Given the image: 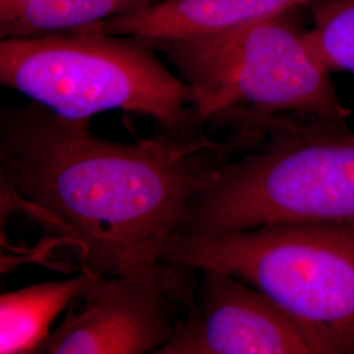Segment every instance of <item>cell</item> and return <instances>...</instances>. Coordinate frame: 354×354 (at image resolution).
Wrapping results in <instances>:
<instances>
[{
    "instance_id": "obj_1",
    "label": "cell",
    "mask_w": 354,
    "mask_h": 354,
    "mask_svg": "<svg viewBox=\"0 0 354 354\" xmlns=\"http://www.w3.org/2000/svg\"><path fill=\"white\" fill-rule=\"evenodd\" d=\"M89 127L32 100L1 109V189L75 247L82 270L118 276L163 266L194 200L245 131L218 142L203 125L162 129L122 143Z\"/></svg>"
},
{
    "instance_id": "obj_2",
    "label": "cell",
    "mask_w": 354,
    "mask_h": 354,
    "mask_svg": "<svg viewBox=\"0 0 354 354\" xmlns=\"http://www.w3.org/2000/svg\"><path fill=\"white\" fill-rule=\"evenodd\" d=\"M256 127L266 140L209 178L181 236H218L277 223H354V134L298 114H228L223 127Z\"/></svg>"
},
{
    "instance_id": "obj_3",
    "label": "cell",
    "mask_w": 354,
    "mask_h": 354,
    "mask_svg": "<svg viewBox=\"0 0 354 354\" xmlns=\"http://www.w3.org/2000/svg\"><path fill=\"white\" fill-rule=\"evenodd\" d=\"M146 38L92 26L0 39V82L51 112L91 120L108 111L149 117L167 130L205 127L189 86Z\"/></svg>"
},
{
    "instance_id": "obj_4",
    "label": "cell",
    "mask_w": 354,
    "mask_h": 354,
    "mask_svg": "<svg viewBox=\"0 0 354 354\" xmlns=\"http://www.w3.org/2000/svg\"><path fill=\"white\" fill-rule=\"evenodd\" d=\"M301 10L214 35L147 41L189 86L205 125L238 112L346 125L349 111L299 23Z\"/></svg>"
},
{
    "instance_id": "obj_5",
    "label": "cell",
    "mask_w": 354,
    "mask_h": 354,
    "mask_svg": "<svg viewBox=\"0 0 354 354\" xmlns=\"http://www.w3.org/2000/svg\"><path fill=\"white\" fill-rule=\"evenodd\" d=\"M163 266L213 268L245 281L354 353V223H277L218 236H178Z\"/></svg>"
},
{
    "instance_id": "obj_6",
    "label": "cell",
    "mask_w": 354,
    "mask_h": 354,
    "mask_svg": "<svg viewBox=\"0 0 354 354\" xmlns=\"http://www.w3.org/2000/svg\"><path fill=\"white\" fill-rule=\"evenodd\" d=\"M185 319L158 354H335L317 329L227 272L203 268Z\"/></svg>"
},
{
    "instance_id": "obj_7",
    "label": "cell",
    "mask_w": 354,
    "mask_h": 354,
    "mask_svg": "<svg viewBox=\"0 0 354 354\" xmlns=\"http://www.w3.org/2000/svg\"><path fill=\"white\" fill-rule=\"evenodd\" d=\"M162 266L97 276L38 354H158L174 337Z\"/></svg>"
},
{
    "instance_id": "obj_8",
    "label": "cell",
    "mask_w": 354,
    "mask_h": 354,
    "mask_svg": "<svg viewBox=\"0 0 354 354\" xmlns=\"http://www.w3.org/2000/svg\"><path fill=\"white\" fill-rule=\"evenodd\" d=\"M315 0H163L134 12L91 24L109 35L146 39L214 35L279 13L307 8Z\"/></svg>"
},
{
    "instance_id": "obj_9",
    "label": "cell",
    "mask_w": 354,
    "mask_h": 354,
    "mask_svg": "<svg viewBox=\"0 0 354 354\" xmlns=\"http://www.w3.org/2000/svg\"><path fill=\"white\" fill-rule=\"evenodd\" d=\"M93 273L48 281L0 295V353L36 354L50 336L53 322L80 298Z\"/></svg>"
},
{
    "instance_id": "obj_10",
    "label": "cell",
    "mask_w": 354,
    "mask_h": 354,
    "mask_svg": "<svg viewBox=\"0 0 354 354\" xmlns=\"http://www.w3.org/2000/svg\"><path fill=\"white\" fill-rule=\"evenodd\" d=\"M159 1L163 0H0V39L64 33Z\"/></svg>"
},
{
    "instance_id": "obj_11",
    "label": "cell",
    "mask_w": 354,
    "mask_h": 354,
    "mask_svg": "<svg viewBox=\"0 0 354 354\" xmlns=\"http://www.w3.org/2000/svg\"><path fill=\"white\" fill-rule=\"evenodd\" d=\"M307 37L330 73L354 74V0H315L307 6Z\"/></svg>"
}]
</instances>
